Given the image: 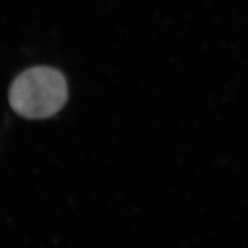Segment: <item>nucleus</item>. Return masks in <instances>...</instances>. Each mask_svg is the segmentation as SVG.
Listing matches in <instances>:
<instances>
[{
    "mask_svg": "<svg viewBox=\"0 0 248 248\" xmlns=\"http://www.w3.org/2000/svg\"><path fill=\"white\" fill-rule=\"evenodd\" d=\"M67 84L61 72L50 66L27 69L14 79L9 99L13 110L30 120L56 114L67 100Z\"/></svg>",
    "mask_w": 248,
    "mask_h": 248,
    "instance_id": "nucleus-1",
    "label": "nucleus"
}]
</instances>
